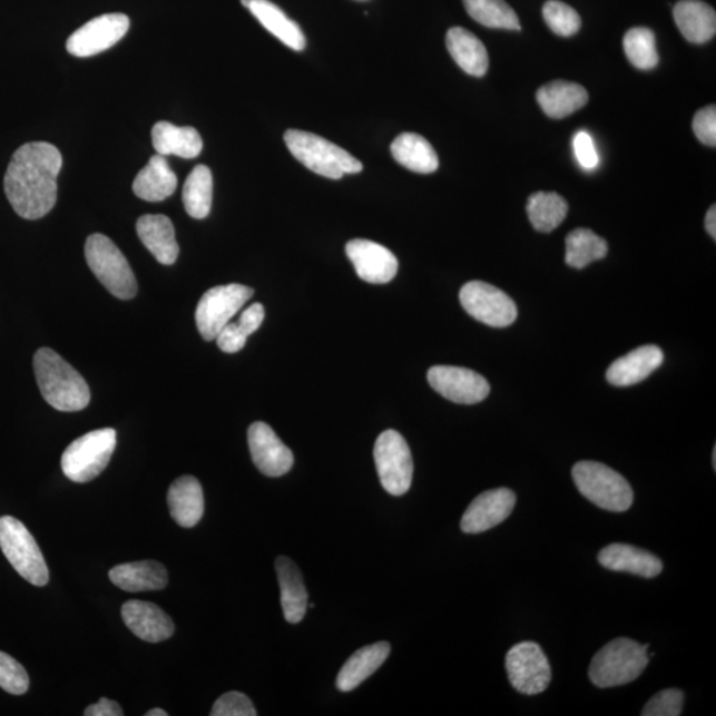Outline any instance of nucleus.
I'll use <instances>...</instances> for the list:
<instances>
[{
	"label": "nucleus",
	"instance_id": "obj_39",
	"mask_svg": "<svg viewBox=\"0 0 716 716\" xmlns=\"http://www.w3.org/2000/svg\"><path fill=\"white\" fill-rule=\"evenodd\" d=\"M0 687L12 695H22L30 688L29 674L24 667L3 651H0Z\"/></svg>",
	"mask_w": 716,
	"mask_h": 716
},
{
	"label": "nucleus",
	"instance_id": "obj_5",
	"mask_svg": "<svg viewBox=\"0 0 716 716\" xmlns=\"http://www.w3.org/2000/svg\"><path fill=\"white\" fill-rule=\"evenodd\" d=\"M576 488L602 510L628 511L635 499L629 482L609 465L594 461L576 463L572 469Z\"/></svg>",
	"mask_w": 716,
	"mask_h": 716
},
{
	"label": "nucleus",
	"instance_id": "obj_41",
	"mask_svg": "<svg viewBox=\"0 0 716 716\" xmlns=\"http://www.w3.org/2000/svg\"><path fill=\"white\" fill-rule=\"evenodd\" d=\"M212 716H255L252 699L246 694L229 692L222 695L213 706Z\"/></svg>",
	"mask_w": 716,
	"mask_h": 716
},
{
	"label": "nucleus",
	"instance_id": "obj_17",
	"mask_svg": "<svg viewBox=\"0 0 716 716\" xmlns=\"http://www.w3.org/2000/svg\"><path fill=\"white\" fill-rule=\"evenodd\" d=\"M346 255L354 269L364 282L385 284L398 275L399 261L391 249L379 243L366 239H353L346 243Z\"/></svg>",
	"mask_w": 716,
	"mask_h": 716
},
{
	"label": "nucleus",
	"instance_id": "obj_2",
	"mask_svg": "<svg viewBox=\"0 0 716 716\" xmlns=\"http://www.w3.org/2000/svg\"><path fill=\"white\" fill-rule=\"evenodd\" d=\"M33 371L41 395L59 412H79L90 401L82 375L50 347H41L33 357Z\"/></svg>",
	"mask_w": 716,
	"mask_h": 716
},
{
	"label": "nucleus",
	"instance_id": "obj_16",
	"mask_svg": "<svg viewBox=\"0 0 716 716\" xmlns=\"http://www.w3.org/2000/svg\"><path fill=\"white\" fill-rule=\"evenodd\" d=\"M517 504L516 492L510 489H493L472 500L464 511L461 528L464 533H482L503 523Z\"/></svg>",
	"mask_w": 716,
	"mask_h": 716
},
{
	"label": "nucleus",
	"instance_id": "obj_21",
	"mask_svg": "<svg viewBox=\"0 0 716 716\" xmlns=\"http://www.w3.org/2000/svg\"><path fill=\"white\" fill-rule=\"evenodd\" d=\"M275 568L284 618L290 624L302 622L308 609V594L301 569L286 556L276 559Z\"/></svg>",
	"mask_w": 716,
	"mask_h": 716
},
{
	"label": "nucleus",
	"instance_id": "obj_15",
	"mask_svg": "<svg viewBox=\"0 0 716 716\" xmlns=\"http://www.w3.org/2000/svg\"><path fill=\"white\" fill-rule=\"evenodd\" d=\"M247 438L249 453L262 474L279 478L286 475L294 465V454L267 423H253L248 428Z\"/></svg>",
	"mask_w": 716,
	"mask_h": 716
},
{
	"label": "nucleus",
	"instance_id": "obj_25",
	"mask_svg": "<svg viewBox=\"0 0 716 716\" xmlns=\"http://www.w3.org/2000/svg\"><path fill=\"white\" fill-rule=\"evenodd\" d=\"M392 646L381 641L364 646L350 658L340 670L336 686L340 692L350 693L359 687L367 678L373 676L391 655Z\"/></svg>",
	"mask_w": 716,
	"mask_h": 716
},
{
	"label": "nucleus",
	"instance_id": "obj_35",
	"mask_svg": "<svg viewBox=\"0 0 716 716\" xmlns=\"http://www.w3.org/2000/svg\"><path fill=\"white\" fill-rule=\"evenodd\" d=\"M184 205L192 218L205 219L212 210L213 174L206 165H198L187 177L184 193Z\"/></svg>",
	"mask_w": 716,
	"mask_h": 716
},
{
	"label": "nucleus",
	"instance_id": "obj_27",
	"mask_svg": "<svg viewBox=\"0 0 716 716\" xmlns=\"http://www.w3.org/2000/svg\"><path fill=\"white\" fill-rule=\"evenodd\" d=\"M538 102L545 114L561 120L586 107L589 100L587 89L577 82L556 80L538 90Z\"/></svg>",
	"mask_w": 716,
	"mask_h": 716
},
{
	"label": "nucleus",
	"instance_id": "obj_6",
	"mask_svg": "<svg viewBox=\"0 0 716 716\" xmlns=\"http://www.w3.org/2000/svg\"><path fill=\"white\" fill-rule=\"evenodd\" d=\"M117 443L114 429L89 431L73 441L61 457V469L69 481L87 483L99 477L112 459Z\"/></svg>",
	"mask_w": 716,
	"mask_h": 716
},
{
	"label": "nucleus",
	"instance_id": "obj_7",
	"mask_svg": "<svg viewBox=\"0 0 716 716\" xmlns=\"http://www.w3.org/2000/svg\"><path fill=\"white\" fill-rule=\"evenodd\" d=\"M86 258L97 279L110 294L129 301L137 294V281L127 258L108 236L90 235L86 243Z\"/></svg>",
	"mask_w": 716,
	"mask_h": 716
},
{
	"label": "nucleus",
	"instance_id": "obj_28",
	"mask_svg": "<svg viewBox=\"0 0 716 716\" xmlns=\"http://www.w3.org/2000/svg\"><path fill=\"white\" fill-rule=\"evenodd\" d=\"M447 46L451 58L465 73L475 78H483L488 73L489 52L474 33L462 27H453L447 35Z\"/></svg>",
	"mask_w": 716,
	"mask_h": 716
},
{
	"label": "nucleus",
	"instance_id": "obj_22",
	"mask_svg": "<svg viewBox=\"0 0 716 716\" xmlns=\"http://www.w3.org/2000/svg\"><path fill=\"white\" fill-rule=\"evenodd\" d=\"M109 579L125 592L138 594L161 590L168 586V571L161 562L145 560L116 566L109 571Z\"/></svg>",
	"mask_w": 716,
	"mask_h": 716
},
{
	"label": "nucleus",
	"instance_id": "obj_31",
	"mask_svg": "<svg viewBox=\"0 0 716 716\" xmlns=\"http://www.w3.org/2000/svg\"><path fill=\"white\" fill-rule=\"evenodd\" d=\"M248 10L259 20L264 29L273 33L274 37L292 48V50L303 51L307 46V40H305L301 27L269 0H253Z\"/></svg>",
	"mask_w": 716,
	"mask_h": 716
},
{
	"label": "nucleus",
	"instance_id": "obj_40",
	"mask_svg": "<svg viewBox=\"0 0 716 716\" xmlns=\"http://www.w3.org/2000/svg\"><path fill=\"white\" fill-rule=\"evenodd\" d=\"M685 695L678 688L663 690L645 705L643 716H679L683 714Z\"/></svg>",
	"mask_w": 716,
	"mask_h": 716
},
{
	"label": "nucleus",
	"instance_id": "obj_29",
	"mask_svg": "<svg viewBox=\"0 0 716 716\" xmlns=\"http://www.w3.org/2000/svg\"><path fill=\"white\" fill-rule=\"evenodd\" d=\"M153 146L158 155L196 158L204 148V141L197 129L176 127L168 121L157 122L151 130Z\"/></svg>",
	"mask_w": 716,
	"mask_h": 716
},
{
	"label": "nucleus",
	"instance_id": "obj_33",
	"mask_svg": "<svg viewBox=\"0 0 716 716\" xmlns=\"http://www.w3.org/2000/svg\"><path fill=\"white\" fill-rule=\"evenodd\" d=\"M527 213L534 229L551 233L565 222L568 204L558 193L539 192L528 198Z\"/></svg>",
	"mask_w": 716,
	"mask_h": 716
},
{
	"label": "nucleus",
	"instance_id": "obj_3",
	"mask_svg": "<svg viewBox=\"0 0 716 716\" xmlns=\"http://www.w3.org/2000/svg\"><path fill=\"white\" fill-rule=\"evenodd\" d=\"M284 141L291 155L318 176L340 179L345 174L363 171V164L351 153L310 131L290 129L284 135Z\"/></svg>",
	"mask_w": 716,
	"mask_h": 716
},
{
	"label": "nucleus",
	"instance_id": "obj_19",
	"mask_svg": "<svg viewBox=\"0 0 716 716\" xmlns=\"http://www.w3.org/2000/svg\"><path fill=\"white\" fill-rule=\"evenodd\" d=\"M664 363V352L657 345L637 347L609 366L607 380L615 386H631L648 379Z\"/></svg>",
	"mask_w": 716,
	"mask_h": 716
},
{
	"label": "nucleus",
	"instance_id": "obj_20",
	"mask_svg": "<svg viewBox=\"0 0 716 716\" xmlns=\"http://www.w3.org/2000/svg\"><path fill=\"white\" fill-rule=\"evenodd\" d=\"M600 565L609 571L627 572L653 579L663 572V561L657 556L635 546L615 543L601 549Z\"/></svg>",
	"mask_w": 716,
	"mask_h": 716
},
{
	"label": "nucleus",
	"instance_id": "obj_36",
	"mask_svg": "<svg viewBox=\"0 0 716 716\" xmlns=\"http://www.w3.org/2000/svg\"><path fill=\"white\" fill-rule=\"evenodd\" d=\"M464 9L479 24L489 29L520 31L517 12L504 0H463Z\"/></svg>",
	"mask_w": 716,
	"mask_h": 716
},
{
	"label": "nucleus",
	"instance_id": "obj_30",
	"mask_svg": "<svg viewBox=\"0 0 716 716\" xmlns=\"http://www.w3.org/2000/svg\"><path fill=\"white\" fill-rule=\"evenodd\" d=\"M178 179L170 169L165 156L156 155L148 165L137 174L134 192L138 198L148 202H161L176 192Z\"/></svg>",
	"mask_w": 716,
	"mask_h": 716
},
{
	"label": "nucleus",
	"instance_id": "obj_48",
	"mask_svg": "<svg viewBox=\"0 0 716 716\" xmlns=\"http://www.w3.org/2000/svg\"><path fill=\"white\" fill-rule=\"evenodd\" d=\"M146 716H168V713L163 710V708H153V710L146 713Z\"/></svg>",
	"mask_w": 716,
	"mask_h": 716
},
{
	"label": "nucleus",
	"instance_id": "obj_49",
	"mask_svg": "<svg viewBox=\"0 0 716 716\" xmlns=\"http://www.w3.org/2000/svg\"><path fill=\"white\" fill-rule=\"evenodd\" d=\"M242 4L248 9L249 4H252L253 0H241Z\"/></svg>",
	"mask_w": 716,
	"mask_h": 716
},
{
	"label": "nucleus",
	"instance_id": "obj_45",
	"mask_svg": "<svg viewBox=\"0 0 716 716\" xmlns=\"http://www.w3.org/2000/svg\"><path fill=\"white\" fill-rule=\"evenodd\" d=\"M264 320V308L261 303H255L249 305V307L242 312V315L236 322L246 333L247 336L253 335L254 332L261 328V325Z\"/></svg>",
	"mask_w": 716,
	"mask_h": 716
},
{
	"label": "nucleus",
	"instance_id": "obj_44",
	"mask_svg": "<svg viewBox=\"0 0 716 716\" xmlns=\"http://www.w3.org/2000/svg\"><path fill=\"white\" fill-rule=\"evenodd\" d=\"M247 335L238 324L229 322L217 336V344L220 351L236 353L243 350L247 343Z\"/></svg>",
	"mask_w": 716,
	"mask_h": 716
},
{
	"label": "nucleus",
	"instance_id": "obj_38",
	"mask_svg": "<svg viewBox=\"0 0 716 716\" xmlns=\"http://www.w3.org/2000/svg\"><path fill=\"white\" fill-rule=\"evenodd\" d=\"M543 17L549 29L562 38L573 37L581 29L579 12L560 0H548L543 7Z\"/></svg>",
	"mask_w": 716,
	"mask_h": 716
},
{
	"label": "nucleus",
	"instance_id": "obj_1",
	"mask_svg": "<svg viewBox=\"0 0 716 716\" xmlns=\"http://www.w3.org/2000/svg\"><path fill=\"white\" fill-rule=\"evenodd\" d=\"M62 158L48 143H29L13 153L4 176V192L13 210L24 219H40L58 199Z\"/></svg>",
	"mask_w": 716,
	"mask_h": 716
},
{
	"label": "nucleus",
	"instance_id": "obj_46",
	"mask_svg": "<svg viewBox=\"0 0 716 716\" xmlns=\"http://www.w3.org/2000/svg\"><path fill=\"white\" fill-rule=\"evenodd\" d=\"M86 716H122L124 712L120 705L115 700L101 698L97 704L90 705L85 712Z\"/></svg>",
	"mask_w": 716,
	"mask_h": 716
},
{
	"label": "nucleus",
	"instance_id": "obj_32",
	"mask_svg": "<svg viewBox=\"0 0 716 716\" xmlns=\"http://www.w3.org/2000/svg\"><path fill=\"white\" fill-rule=\"evenodd\" d=\"M392 156L403 168L420 174L437 171L440 159L433 146L416 134H402L391 146Z\"/></svg>",
	"mask_w": 716,
	"mask_h": 716
},
{
	"label": "nucleus",
	"instance_id": "obj_10",
	"mask_svg": "<svg viewBox=\"0 0 716 716\" xmlns=\"http://www.w3.org/2000/svg\"><path fill=\"white\" fill-rule=\"evenodd\" d=\"M253 296V288L236 283L208 290L202 296L196 311V322L202 337L206 342L217 339L219 332Z\"/></svg>",
	"mask_w": 716,
	"mask_h": 716
},
{
	"label": "nucleus",
	"instance_id": "obj_11",
	"mask_svg": "<svg viewBox=\"0 0 716 716\" xmlns=\"http://www.w3.org/2000/svg\"><path fill=\"white\" fill-rule=\"evenodd\" d=\"M462 307L478 322L506 328L516 322L518 308L516 302L504 294L502 290L484 282H470L464 284L459 294Z\"/></svg>",
	"mask_w": 716,
	"mask_h": 716
},
{
	"label": "nucleus",
	"instance_id": "obj_23",
	"mask_svg": "<svg viewBox=\"0 0 716 716\" xmlns=\"http://www.w3.org/2000/svg\"><path fill=\"white\" fill-rule=\"evenodd\" d=\"M170 516L184 528L196 527L205 512L204 490L197 478L184 475L174 481L168 492Z\"/></svg>",
	"mask_w": 716,
	"mask_h": 716
},
{
	"label": "nucleus",
	"instance_id": "obj_4",
	"mask_svg": "<svg viewBox=\"0 0 716 716\" xmlns=\"http://www.w3.org/2000/svg\"><path fill=\"white\" fill-rule=\"evenodd\" d=\"M648 650V645H639L630 638H616L594 657L589 678L600 688L628 685L649 665Z\"/></svg>",
	"mask_w": 716,
	"mask_h": 716
},
{
	"label": "nucleus",
	"instance_id": "obj_9",
	"mask_svg": "<svg viewBox=\"0 0 716 716\" xmlns=\"http://www.w3.org/2000/svg\"><path fill=\"white\" fill-rule=\"evenodd\" d=\"M374 462L382 488L393 497H402L413 482V457L399 431L386 430L375 441Z\"/></svg>",
	"mask_w": 716,
	"mask_h": 716
},
{
	"label": "nucleus",
	"instance_id": "obj_24",
	"mask_svg": "<svg viewBox=\"0 0 716 716\" xmlns=\"http://www.w3.org/2000/svg\"><path fill=\"white\" fill-rule=\"evenodd\" d=\"M136 228L144 246L159 263L165 266L176 263L179 255L176 229L166 215H144Z\"/></svg>",
	"mask_w": 716,
	"mask_h": 716
},
{
	"label": "nucleus",
	"instance_id": "obj_37",
	"mask_svg": "<svg viewBox=\"0 0 716 716\" xmlns=\"http://www.w3.org/2000/svg\"><path fill=\"white\" fill-rule=\"evenodd\" d=\"M624 51L631 65L641 71H650L658 66L656 33L646 27H635L625 33Z\"/></svg>",
	"mask_w": 716,
	"mask_h": 716
},
{
	"label": "nucleus",
	"instance_id": "obj_47",
	"mask_svg": "<svg viewBox=\"0 0 716 716\" xmlns=\"http://www.w3.org/2000/svg\"><path fill=\"white\" fill-rule=\"evenodd\" d=\"M707 233L713 236V239H716V207L713 205L708 208L706 220H705Z\"/></svg>",
	"mask_w": 716,
	"mask_h": 716
},
{
	"label": "nucleus",
	"instance_id": "obj_42",
	"mask_svg": "<svg viewBox=\"0 0 716 716\" xmlns=\"http://www.w3.org/2000/svg\"><path fill=\"white\" fill-rule=\"evenodd\" d=\"M693 129L695 136L702 144L716 146V108L715 106L706 107L698 110L694 116Z\"/></svg>",
	"mask_w": 716,
	"mask_h": 716
},
{
	"label": "nucleus",
	"instance_id": "obj_18",
	"mask_svg": "<svg viewBox=\"0 0 716 716\" xmlns=\"http://www.w3.org/2000/svg\"><path fill=\"white\" fill-rule=\"evenodd\" d=\"M121 616L125 625L138 638L157 644L169 639L174 632L171 618L156 604L130 600L122 605Z\"/></svg>",
	"mask_w": 716,
	"mask_h": 716
},
{
	"label": "nucleus",
	"instance_id": "obj_50",
	"mask_svg": "<svg viewBox=\"0 0 716 716\" xmlns=\"http://www.w3.org/2000/svg\"><path fill=\"white\" fill-rule=\"evenodd\" d=\"M713 465L715 470L716 469V448H714V451H713Z\"/></svg>",
	"mask_w": 716,
	"mask_h": 716
},
{
	"label": "nucleus",
	"instance_id": "obj_12",
	"mask_svg": "<svg viewBox=\"0 0 716 716\" xmlns=\"http://www.w3.org/2000/svg\"><path fill=\"white\" fill-rule=\"evenodd\" d=\"M506 669L510 684L524 695L547 690L552 679V669L543 649L537 643H520L507 653Z\"/></svg>",
	"mask_w": 716,
	"mask_h": 716
},
{
	"label": "nucleus",
	"instance_id": "obj_43",
	"mask_svg": "<svg viewBox=\"0 0 716 716\" xmlns=\"http://www.w3.org/2000/svg\"><path fill=\"white\" fill-rule=\"evenodd\" d=\"M573 150L577 161L583 169L594 170L599 165V153H597L592 136L587 131H579L573 138Z\"/></svg>",
	"mask_w": 716,
	"mask_h": 716
},
{
	"label": "nucleus",
	"instance_id": "obj_14",
	"mask_svg": "<svg viewBox=\"0 0 716 716\" xmlns=\"http://www.w3.org/2000/svg\"><path fill=\"white\" fill-rule=\"evenodd\" d=\"M428 380L442 398L462 405H474L490 394L488 380L468 367L437 365L430 367Z\"/></svg>",
	"mask_w": 716,
	"mask_h": 716
},
{
	"label": "nucleus",
	"instance_id": "obj_8",
	"mask_svg": "<svg viewBox=\"0 0 716 716\" xmlns=\"http://www.w3.org/2000/svg\"><path fill=\"white\" fill-rule=\"evenodd\" d=\"M0 548L13 569L32 586L45 587L50 581L45 556L22 521L0 518Z\"/></svg>",
	"mask_w": 716,
	"mask_h": 716
},
{
	"label": "nucleus",
	"instance_id": "obj_13",
	"mask_svg": "<svg viewBox=\"0 0 716 716\" xmlns=\"http://www.w3.org/2000/svg\"><path fill=\"white\" fill-rule=\"evenodd\" d=\"M129 26V18L124 13L97 17L68 38L67 51L76 58L95 57L117 45L127 35Z\"/></svg>",
	"mask_w": 716,
	"mask_h": 716
},
{
	"label": "nucleus",
	"instance_id": "obj_26",
	"mask_svg": "<svg viewBox=\"0 0 716 716\" xmlns=\"http://www.w3.org/2000/svg\"><path fill=\"white\" fill-rule=\"evenodd\" d=\"M673 13L679 31L692 43L704 45L715 37V10L702 0H680Z\"/></svg>",
	"mask_w": 716,
	"mask_h": 716
},
{
	"label": "nucleus",
	"instance_id": "obj_34",
	"mask_svg": "<svg viewBox=\"0 0 716 716\" xmlns=\"http://www.w3.org/2000/svg\"><path fill=\"white\" fill-rule=\"evenodd\" d=\"M608 254L607 241L589 228H577L566 239V262L569 267L581 269L604 259Z\"/></svg>",
	"mask_w": 716,
	"mask_h": 716
}]
</instances>
